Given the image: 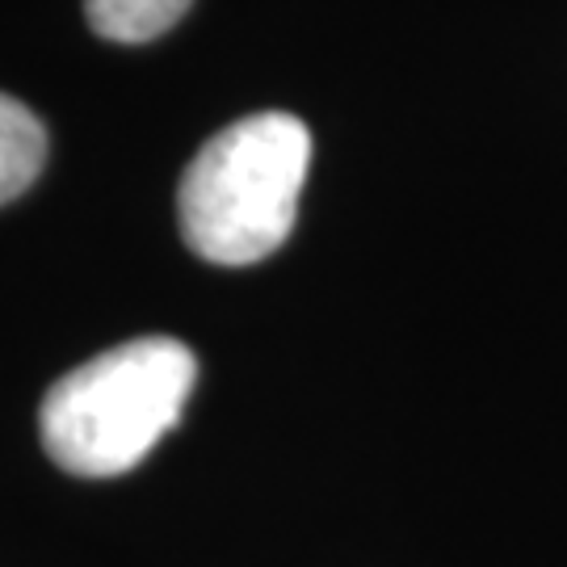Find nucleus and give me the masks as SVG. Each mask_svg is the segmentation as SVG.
Listing matches in <instances>:
<instances>
[{
    "label": "nucleus",
    "mask_w": 567,
    "mask_h": 567,
    "mask_svg": "<svg viewBox=\"0 0 567 567\" xmlns=\"http://www.w3.org/2000/svg\"><path fill=\"white\" fill-rule=\"evenodd\" d=\"M311 131L295 114L224 126L189 161L177 189L185 244L210 265H257L278 252L299 215Z\"/></svg>",
    "instance_id": "nucleus-2"
},
{
    "label": "nucleus",
    "mask_w": 567,
    "mask_h": 567,
    "mask_svg": "<svg viewBox=\"0 0 567 567\" xmlns=\"http://www.w3.org/2000/svg\"><path fill=\"white\" fill-rule=\"evenodd\" d=\"M47 164V126L30 105L0 93V206L21 198Z\"/></svg>",
    "instance_id": "nucleus-3"
},
{
    "label": "nucleus",
    "mask_w": 567,
    "mask_h": 567,
    "mask_svg": "<svg viewBox=\"0 0 567 567\" xmlns=\"http://www.w3.org/2000/svg\"><path fill=\"white\" fill-rule=\"evenodd\" d=\"M194 0H84L89 25L110 42H152L189 13Z\"/></svg>",
    "instance_id": "nucleus-4"
},
{
    "label": "nucleus",
    "mask_w": 567,
    "mask_h": 567,
    "mask_svg": "<svg viewBox=\"0 0 567 567\" xmlns=\"http://www.w3.org/2000/svg\"><path fill=\"white\" fill-rule=\"evenodd\" d=\"M194 383L198 362L173 337H135L105 349L47 391L42 450L68 475H126L182 421Z\"/></svg>",
    "instance_id": "nucleus-1"
}]
</instances>
